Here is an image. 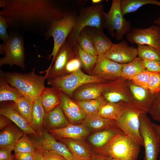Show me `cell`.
<instances>
[{
    "instance_id": "obj_1",
    "label": "cell",
    "mask_w": 160,
    "mask_h": 160,
    "mask_svg": "<svg viewBox=\"0 0 160 160\" xmlns=\"http://www.w3.org/2000/svg\"><path fill=\"white\" fill-rule=\"evenodd\" d=\"M0 7L10 30L45 38L53 24L70 14L51 0H0Z\"/></svg>"
},
{
    "instance_id": "obj_2",
    "label": "cell",
    "mask_w": 160,
    "mask_h": 160,
    "mask_svg": "<svg viewBox=\"0 0 160 160\" xmlns=\"http://www.w3.org/2000/svg\"><path fill=\"white\" fill-rule=\"evenodd\" d=\"M5 80L11 86L15 88L23 96L34 102L40 95L45 87V76L36 73L33 68L30 72H4L0 70Z\"/></svg>"
},
{
    "instance_id": "obj_3",
    "label": "cell",
    "mask_w": 160,
    "mask_h": 160,
    "mask_svg": "<svg viewBox=\"0 0 160 160\" xmlns=\"http://www.w3.org/2000/svg\"><path fill=\"white\" fill-rule=\"evenodd\" d=\"M140 146L122 132L116 135L105 146L99 148L97 152L118 160H137Z\"/></svg>"
},
{
    "instance_id": "obj_4",
    "label": "cell",
    "mask_w": 160,
    "mask_h": 160,
    "mask_svg": "<svg viewBox=\"0 0 160 160\" xmlns=\"http://www.w3.org/2000/svg\"><path fill=\"white\" fill-rule=\"evenodd\" d=\"M120 109L116 120L117 126L123 132L140 146H144V142L140 132V117L145 111L132 104L119 103Z\"/></svg>"
},
{
    "instance_id": "obj_5",
    "label": "cell",
    "mask_w": 160,
    "mask_h": 160,
    "mask_svg": "<svg viewBox=\"0 0 160 160\" xmlns=\"http://www.w3.org/2000/svg\"><path fill=\"white\" fill-rule=\"evenodd\" d=\"M103 7V6L100 4H92L81 9L67 39L76 43L81 32L87 27L103 30L105 23V12Z\"/></svg>"
},
{
    "instance_id": "obj_6",
    "label": "cell",
    "mask_w": 160,
    "mask_h": 160,
    "mask_svg": "<svg viewBox=\"0 0 160 160\" xmlns=\"http://www.w3.org/2000/svg\"><path fill=\"white\" fill-rule=\"evenodd\" d=\"M47 80L48 85L61 91L70 98L75 90L83 85L105 82L99 77L86 74L81 68L68 74Z\"/></svg>"
},
{
    "instance_id": "obj_7",
    "label": "cell",
    "mask_w": 160,
    "mask_h": 160,
    "mask_svg": "<svg viewBox=\"0 0 160 160\" xmlns=\"http://www.w3.org/2000/svg\"><path fill=\"white\" fill-rule=\"evenodd\" d=\"M0 53L4 56L0 58V66L16 65L24 71L25 69L24 44L23 37L18 33L9 35L5 43L0 44Z\"/></svg>"
},
{
    "instance_id": "obj_8",
    "label": "cell",
    "mask_w": 160,
    "mask_h": 160,
    "mask_svg": "<svg viewBox=\"0 0 160 160\" xmlns=\"http://www.w3.org/2000/svg\"><path fill=\"white\" fill-rule=\"evenodd\" d=\"M120 2V0H113L109 11L105 13L104 28L118 41L121 40L132 29L131 21L127 20L122 13Z\"/></svg>"
},
{
    "instance_id": "obj_9",
    "label": "cell",
    "mask_w": 160,
    "mask_h": 160,
    "mask_svg": "<svg viewBox=\"0 0 160 160\" xmlns=\"http://www.w3.org/2000/svg\"><path fill=\"white\" fill-rule=\"evenodd\" d=\"M77 17L70 13L56 22L50 28L45 39L47 40L51 36L53 38V47L48 57L49 60L52 57V59L50 65L45 71H48L52 65L60 49L71 33Z\"/></svg>"
},
{
    "instance_id": "obj_10",
    "label": "cell",
    "mask_w": 160,
    "mask_h": 160,
    "mask_svg": "<svg viewBox=\"0 0 160 160\" xmlns=\"http://www.w3.org/2000/svg\"><path fill=\"white\" fill-rule=\"evenodd\" d=\"M140 132L145 149L144 160H157L160 152V139L146 112L140 115Z\"/></svg>"
},
{
    "instance_id": "obj_11",
    "label": "cell",
    "mask_w": 160,
    "mask_h": 160,
    "mask_svg": "<svg viewBox=\"0 0 160 160\" xmlns=\"http://www.w3.org/2000/svg\"><path fill=\"white\" fill-rule=\"evenodd\" d=\"M128 81L120 77L114 80L103 83L100 97L106 102L132 104V97Z\"/></svg>"
},
{
    "instance_id": "obj_12",
    "label": "cell",
    "mask_w": 160,
    "mask_h": 160,
    "mask_svg": "<svg viewBox=\"0 0 160 160\" xmlns=\"http://www.w3.org/2000/svg\"><path fill=\"white\" fill-rule=\"evenodd\" d=\"M33 135L29 138L36 148L42 152H56L67 160H73L76 159L65 144L57 141L47 130L44 129L40 135Z\"/></svg>"
},
{
    "instance_id": "obj_13",
    "label": "cell",
    "mask_w": 160,
    "mask_h": 160,
    "mask_svg": "<svg viewBox=\"0 0 160 160\" xmlns=\"http://www.w3.org/2000/svg\"><path fill=\"white\" fill-rule=\"evenodd\" d=\"M126 38L132 44L150 46L160 51V27L156 25L146 28L134 27Z\"/></svg>"
},
{
    "instance_id": "obj_14",
    "label": "cell",
    "mask_w": 160,
    "mask_h": 160,
    "mask_svg": "<svg viewBox=\"0 0 160 160\" xmlns=\"http://www.w3.org/2000/svg\"><path fill=\"white\" fill-rule=\"evenodd\" d=\"M76 43L67 39L58 52L53 65L48 71H41L39 73H45V76L47 80L65 74V69L67 64L70 60L76 56L75 47Z\"/></svg>"
},
{
    "instance_id": "obj_15",
    "label": "cell",
    "mask_w": 160,
    "mask_h": 160,
    "mask_svg": "<svg viewBox=\"0 0 160 160\" xmlns=\"http://www.w3.org/2000/svg\"><path fill=\"white\" fill-rule=\"evenodd\" d=\"M123 64H120L103 56H98L96 63L88 73L105 82L116 80L120 77Z\"/></svg>"
},
{
    "instance_id": "obj_16",
    "label": "cell",
    "mask_w": 160,
    "mask_h": 160,
    "mask_svg": "<svg viewBox=\"0 0 160 160\" xmlns=\"http://www.w3.org/2000/svg\"><path fill=\"white\" fill-rule=\"evenodd\" d=\"M138 55L137 48L130 46L125 41L113 43L109 51L103 56L117 63H128Z\"/></svg>"
},
{
    "instance_id": "obj_17",
    "label": "cell",
    "mask_w": 160,
    "mask_h": 160,
    "mask_svg": "<svg viewBox=\"0 0 160 160\" xmlns=\"http://www.w3.org/2000/svg\"><path fill=\"white\" fill-rule=\"evenodd\" d=\"M128 84L132 95V104L136 108L149 113L156 94L134 84L131 81H128Z\"/></svg>"
},
{
    "instance_id": "obj_18",
    "label": "cell",
    "mask_w": 160,
    "mask_h": 160,
    "mask_svg": "<svg viewBox=\"0 0 160 160\" xmlns=\"http://www.w3.org/2000/svg\"><path fill=\"white\" fill-rule=\"evenodd\" d=\"M0 114L9 119L24 132L25 134H30L37 136L36 133L30 124L19 113L16 108L14 102L12 101L1 102Z\"/></svg>"
},
{
    "instance_id": "obj_19",
    "label": "cell",
    "mask_w": 160,
    "mask_h": 160,
    "mask_svg": "<svg viewBox=\"0 0 160 160\" xmlns=\"http://www.w3.org/2000/svg\"><path fill=\"white\" fill-rule=\"evenodd\" d=\"M83 30L91 38L98 56H103L109 51L113 43L103 30L90 27L85 28Z\"/></svg>"
},
{
    "instance_id": "obj_20",
    "label": "cell",
    "mask_w": 160,
    "mask_h": 160,
    "mask_svg": "<svg viewBox=\"0 0 160 160\" xmlns=\"http://www.w3.org/2000/svg\"><path fill=\"white\" fill-rule=\"evenodd\" d=\"M48 132L59 138H68L76 140L82 139L90 133L89 130L82 124L71 123L64 128L49 130Z\"/></svg>"
},
{
    "instance_id": "obj_21",
    "label": "cell",
    "mask_w": 160,
    "mask_h": 160,
    "mask_svg": "<svg viewBox=\"0 0 160 160\" xmlns=\"http://www.w3.org/2000/svg\"><path fill=\"white\" fill-rule=\"evenodd\" d=\"M102 83L92 82L80 87L73 92L71 97L76 101H82L99 98L101 95Z\"/></svg>"
},
{
    "instance_id": "obj_22",
    "label": "cell",
    "mask_w": 160,
    "mask_h": 160,
    "mask_svg": "<svg viewBox=\"0 0 160 160\" xmlns=\"http://www.w3.org/2000/svg\"><path fill=\"white\" fill-rule=\"evenodd\" d=\"M24 134L20 128L11 124L0 132V148L14 150L17 142Z\"/></svg>"
},
{
    "instance_id": "obj_23",
    "label": "cell",
    "mask_w": 160,
    "mask_h": 160,
    "mask_svg": "<svg viewBox=\"0 0 160 160\" xmlns=\"http://www.w3.org/2000/svg\"><path fill=\"white\" fill-rule=\"evenodd\" d=\"M68 120L59 105L45 113L44 127L48 130L64 128L70 124Z\"/></svg>"
},
{
    "instance_id": "obj_24",
    "label": "cell",
    "mask_w": 160,
    "mask_h": 160,
    "mask_svg": "<svg viewBox=\"0 0 160 160\" xmlns=\"http://www.w3.org/2000/svg\"><path fill=\"white\" fill-rule=\"evenodd\" d=\"M82 124L89 130L93 131L119 127L115 120L104 118L97 113L86 116Z\"/></svg>"
},
{
    "instance_id": "obj_25",
    "label": "cell",
    "mask_w": 160,
    "mask_h": 160,
    "mask_svg": "<svg viewBox=\"0 0 160 160\" xmlns=\"http://www.w3.org/2000/svg\"><path fill=\"white\" fill-rule=\"evenodd\" d=\"M62 94L61 91L55 88L45 87L39 97L45 113L60 105Z\"/></svg>"
},
{
    "instance_id": "obj_26",
    "label": "cell",
    "mask_w": 160,
    "mask_h": 160,
    "mask_svg": "<svg viewBox=\"0 0 160 160\" xmlns=\"http://www.w3.org/2000/svg\"><path fill=\"white\" fill-rule=\"evenodd\" d=\"M60 138L76 159L89 160L91 158L92 154L89 148L84 143L70 138Z\"/></svg>"
},
{
    "instance_id": "obj_27",
    "label": "cell",
    "mask_w": 160,
    "mask_h": 160,
    "mask_svg": "<svg viewBox=\"0 0 160 160\" xmlns=\"http://www.w3.org/2000/svg\"><path fill=\"white\" fill-rule=\"evenodd\" d=\"M45 113L39 96L34 102L30 123L31 126L37 135H41L44 130Z\"/></svg>"
},
{
    "instance_id": "obj_28",
    "label": "cell",
    "mask_w": 160,
    "mask_h": 160,
    "mask_svg": "<svg viewBox=\"0 0 160 160\" xmlns=\"http://www.w3.org/2000/svg\"><path fill=\"white\" fill-rule=\"evenodd\" d=\"M123 132L119 127L102 130L90 136L88 140L93 145L98 148L106 145L116 135Z\"/></svg>"
},
{
    "instance_id": "obj_29",
    "label": "cell",
    "mask_w": 160,
    "mask_h": 160,
    "mask_svg": "<svg viewBox=\"0 0 160 160\" xmlns=\"http://www.w3.org/2000/svg\"><path fill=\"white\" fill-rule=\"evenodd\" d=\"M146 70L143 60L138 57H136L131 62L123 64L120 77L131 81L138 73Z\"/></svg>"
},
{
    "instance_id": "obj_30",
    "label": "cell",
    "mask_w": 160,
    "mask_h": 160,
    "mask_svg": "<svg viewBox=\"0 0 160 160\" xmlns=\"http://www.w3.org/2000/svg\"><path fill=\"white\" fill-rule=\"evenodd\" d=\"M23 96L16 89L11 86L0 72V102H15Z\"/></svg>"
},
{
    "instance_id": "obj_31",
    "label": "cell",
    "mask_w": 160,
    "mask_h": 160,
    "mask_svg": "<svg viewBox=\"0 0 160 160\" xmlns=\"http://www.w3.org/2000/svg\"><path fill=\"white\" fill-rule=\"evenodd\" d=\"M120 3L124 16L135 12L147 4H154L160 7V1L156 0H120Z\"/></svg>"
},
{
    "instance_id": "obj_32",
    "label": "cell",
    "mask_w": 160,
    "mask_h": 160,
    "mask_svg": "<svg viewBox=\"0 0 160 160\" xmlns=\"http://www.w3.org/2000/svg\"><path fill=\"white\" fill-rule=\"evenodd\" d=\"M34 102L23 96L14 102L17 110L30 124Z\"/></svg>"
},
{
    "instance_id": "obj_33",
    "label": "cell",
    "mask_w": 160,
    "mask_h": 160,
    "mask_svg": "<svg viewBox=\"0 0 160 160\" xmlns=\"http://www.w3.org/2000/svg\"><path fill=\"white\" fill-rule=\"evenodd\" d=\"M75 102L86 116L97 113L101 107L106 103L101 97L96 99Z\"/></svg>"
},
{
    "instance_id": "obj_34",
    "label": "cell",
    "mask_w": 160,
    "mask_h": 160,
    "mask_svg": "<svg viewBox=\"0 0 160 160\" xmlns=\"http://www.w3.org/2000/svg\"><path fill=\"white\" fill-rule=\"evenodd\" d=\"M60 105L66 117L71 124L82 122L86 116L83 113L75 111L68 106L65 98V94L63 92Z\"/></svg>"
},
{
    "instance_id": "obj_35",
    "label": "cell",
    "mask_w": 160,
    "mask_h": 160,
    "mask_svg": "<svg viewBox=\"0 0 160 160\" xmlns=\"http://www.w3.org/2000/svg\"><path fill=\"white\" fill-rule=\"evenodd\" d=\"M75 47L77 56L81 61L82 66L89 73L96 63L98 56H94L89 54L83 50L77 42Z\"/></svg>"
},
{
    "instance_id": "obj_36",
    "label": "cell",
    "mask_w": 160,
    "mask_h": 160,
    "mask_svg": "<svg viewBox=\"0 0 160 160\" xmlns=\"http://www.w3.org/2000/svg\"><path fill=\"white\" fill-rule=\"evenodd\" d=\"M120 109L119 103L106 102L101 107L97 113L104 118L116 120Z\"/></svg>"
},
{
    "instance_id": "obj_37",
    "label": "cell",
    "mask_w": 160,
    "mask_h": 160,
    "mask_svg": "<svg viewBox=\"0 0 160 160\" xmlns=\"http://www.w3.org/2000/svg\"><path fill=\"white\" fill-rule=\"evenodd\" d=\"M138 57L143 60H156L160 61V51L148 45H137Z\"/></svg>"
},
{
    "instance_id": "obj_38",
    "label": "cell",
    "mask_w": 160,
    "mask_h": 160,
    "mask_svg": "<svg viewBox=\"0 0 160 160\" xmlns=\"http://www.w3.org/2000/svg\"><path fill=\"white\" fill-rule=\"evenodd\" d=\"M76 42L89 54L94 56H98L91 38L84 30H83L79 34Z\"/></svg>"
},
{
    "instance_id": "obj_39",
    "label": "cell",
    "mask_w": 160,
    "mask_h": 160,
    "mask_svg": "<svg viewBox=\"0 0 160 160\" xmlns=\"http://www.w3.org/2000/svg\"><path fill=\"white\" fill-rule=\"evenodd\" d=\"M36 148L29 138L24 134L16 143L14 151L15 153L34 152Z\"/></svg>"
},
{
    "instance_id": "obj_40",
    "label": "cell",
    "mask_w": 160,
    "mask_h": 160,
    "mask_svg": "<svg viewBox=\"0 0 160 160\" xmlns=\"http://www.w3.org/2000/svg\"><path fill=\"white\" fill-rule=\"evenodd\" d=\"M148 89L154 95L157 94L160 91V72H150Z\"/></svg>"
},
{
    "instance_id": "obj_41",
    "label": "cell",
    "mask_w": 160,
    "mask_h": 160,
    "mask_svg": "<svg viewBox=\"0 0 160 160\" xmlns=\"http://www.w3.org/2000/svg\"><path fill=\"white\" fill-rule=\"evenodd\" d=\"M150 72L146 70L140 72L131 81L134 84L143 88L148 89V83Z\"/></svg>"
},
{
    "instance_id": "obj_42",
    "label": "cell",
    "mask_w": 160,
    "mask_h": 160,
    "mask_svg": "<svg viewBox=\"0 0 160 160\" xmlns=\"http://www.w3.org/2000/svg\"><path fill=\"white\" fill-rule=\"evenodd\" d=\"M149 113L153 119L160 122V91L156 95Z\"/></svg>"
},
{
    "instance_id": "obj_43",
    "label": "cell",
    "mask_w": 160,
    "mask_h": 160,
    "mask_svg": "<svg viewBox=\"0 0 160 160\" xmlns=\"http://www.w3.org/2000/svg\"><path fill=\"white\" fill-rule=\"evenodd\" d=\"M82 64L81 61L77 56L70 60L67 64L65 69V74L70 73L81 68Z\"/></svg>"
},
{
    "instance_id": "obj_44",
    "label": "cell",
    "mask_w": 160,
    "mask_h": 160,
    "mask_svg": "<svg viewBox=\"0 0 160 160\" xmlns=\"http://www.w3.org/2000/svg\"><path fill=\"white\" fill-rule=\"evenodd\" d=\"M143 60L146 70L151 72H160V61L148 60Z\"/></svg>"
},
{
    "instance_id": "obj_45",
    "label": "cell",
    "mask_w": 160,
    "mask_h": 160,
    "mask_svg": "<svg viewBox=\"0 0 160 160\" xmlns=\"http://www.w3.org/2000/svg\"><path fill=\"white\" fill-rule=\"evenodd\" d=\"M8 28L6 19L0 15V39L3 41V43H5L7 41L9 36L7 31Z\"/></svg>"
},
{
    "instance_id": "obj_46",
    "label": "cell",
    "mask_w": 160,
    "mask_h": 160,
    "mask_svg": "<svg viewBox=\"0 0 160 160\" xmlns=\"http://www.w3.org/2000/svg\"><path fill=\"white\" fill-rule=\"evenodd\" d=\"M42 152L46 160H67L62 155L55 152Z\"/></svg>"
},
{
    "instance_id": "obj_47",
    "label": "cell",
    "mask_w": 160,
    "mask_h": 160,
    "mask_svg": "<svg viewBox=\"0 0 160 160\" xmlns=\"http://www.w3.org/2000/svg\"><path fill=\"white\" fill-rule=\"evenodd\" d=\"M35 152L27 153H17L14 155V159L15 160H33Z\"/></svg>"
},
{
    "instance_id": "obj_48",
    "label": "cell",
    "mask_w": 160,
    "mask_h": 160,
    "mask_svg": "<svg viewBox=\"0 0 160 160\" xmlns=\"http://www.w3.org/2000/svg\"><path fill=\"white\" fill-rule=\"evenodd\" d=\"M12 151L8 149L0 148V160H5L11 159L14 160V156L13 155L11 152Z\"/></svg>"
},
{
    "instance_id": "obj_49",
    "label": "cell",
    "mask_w": 160,
    "mask_h": 160,
    "mask_svg": "<svg viewBox=\"0 0 160 160\" xmlns=\"http://www.w3.org/2000/svg\"><path fill=\"white\" fill-rule=\"evenodd\" d=\"M12 121L6 117L0 115V129L2 130L11 124Z\"/></svg>"
},
{
    "instance_id": "obj_50",
    "label": "cell",
    "mask_w": 160,
    "mask_h": 160,
    "mask_svg": "<svg viewBox=\"0 0 160 160\" xmlns=\"http://www.w3.org/2000/svg\"><path fill=\"white\" fill-rule=\"evenodd\" d=\"M113 159L110 157L97 154L92 155L89 160H112Z\"/></svg>"
},
{
    "instance_id": "obj_51",
    "label": "cell",
    "mask_w": 160,
    "mask_h": 160,
    "mask_svg": "<svg viewBox=\"0 0 160 160\" xmlns=\"http://www.w3.org/2000/svg\"><path fill=\"white\" fill-rule=\"evenodd\" d=\"M33 160H46L42 152L36 148Z\"/></svg>"
},
{
    "instance_id": "obj_52",
    "label": "cell",
    "mask_w": 160,
    "mask_h": 160,
    "mask_svg": "<svg viewBox=\"0 0 160 160\" xmlns=\"http://www.w3.org/2000/svg\"><path fill=\"white\" fill-rule=\"evenodd\" d=\"M153 127L160 139V125L152 123Z\"/></svg>"
},
{
    "instance_id": "obj_53",
    "label": "cell",
    "mask_w": 160,
    "mask_h": 160,
    "mask_svg": "<svg viewBox=\"0 0 160 160\" xmlns=\"http://www.w3.org/2000/svg\"><path fill=\"white\" fill-rule=\"evenodd\" d=\"M154 23L156 25L160 27V14L159 15L158 18L154 21Z\"/></svg>"
},
{
    "instance_id": "obj_54",
    "label": "cell",
    "mask_w": 160,
    "mask_h": 160,
    "mask_svg": "<svg viewBox=\"0 0 160 160\" xmlns=\"http://www.w3.org/2000/svg\"><path fill=\"white\" fill-rule=\"evenodd\" d=\"M103 1L102 0H92L91 2L92 4H100Z\"/></svg>"
},
{
    "instance_id": "obj_55",
    "label": "cell",
    "mask_w": 160,
    "mask_h": 160,
    "mask_svg": "<svg viewBox=\"0 0 160 160\" xmlns=\"http://www.w3.org/2000/svg\"><path fill=\"white\" fill-rule=\"evenodd\" d=\"M73 160H82L76 159H73Z\"/></svg>"
},
{
    "instance_id": "obj_56",
    "label": "cell",
    "mask_w": 160,
    "mask_h": 160,
    "mask_svg": "<svg viewBox=\"0 0 160 160\" xmlns=\"http://www.w3.org/2000/svg\"><path fill=\"white\" fill-rule=\"evenodd\" d=\"M112 160H117V159H113Z\"/></svg>"
},
{
    "instance_id": "obj_57",
    "label": "cell",
    "mask_w": 160,
    "mask_h": 160,
    "mask_svg": "<svg viewBox=\"0 0 160 160\" xmlns=\"http://www.w3.org/2000/svg\"><path fill=\"white\" fill-rule=\"evenodd\" d=\"M12 160L11 159H7V160Z\"/></svg>"
},
{
    "instance_id": "obj_58",
    "label": "cell",
    "mask_w": 160,
    "mask_h": 160,
    "mask_svg": "<svg viewBox=\"0 0 160 160\" xmlns=\"http://www.w3.org/2000/svg\"></svg>"
}]
</instances>
